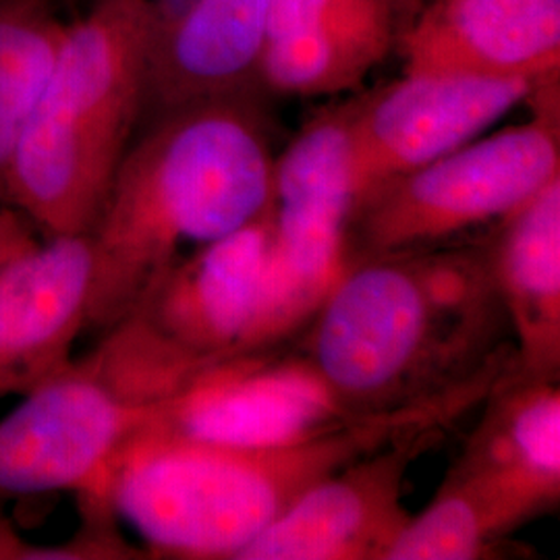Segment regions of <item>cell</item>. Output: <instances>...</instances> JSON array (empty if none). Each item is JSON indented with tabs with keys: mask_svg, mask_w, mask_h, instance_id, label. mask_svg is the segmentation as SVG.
<instances>
[{
	"mask_svg": "<svg viewBox=\"0 0 560 560\" xmlns=\"http://www.w3.org/2000/svg\"><path fill=\"white\" fill-rule=\"evenodd\" d=\"M481 241L347 261L301 330L303 358L353 416L483 399L515 365Z\"/></svg>",
	"mask_w": 560,
	"mask_h": 560,
	"instance_id": "1",
	"label": "cell"
},
{
	"mask_svg": "<svg viewBox=\"0 0 560 560\" xmlns=\"http://www.w3.org/2000/svg\"><path fill=\"white\" fill-rule=\"evenodd\" d=\"M275 159L254 94L185 104L150 120L90 231L85 330L108 332L173 266L258 221Z\"/></svg>",
	"mask_w": 560,
	"mask_h": 560,
	"instance_id": "2",
	"label": "cell"
},
{
	"mask_svg": "<svg viewBox=\"0 0 560 560\" xmlns=\"http://www.w3.org/2000/svg\"><path fill=\"white\" fill-rule=\"evenodd\" d=\"M474 399L365 416L316 439L237 446L141 425L113 460L90 517L127 521L150 552L168 559L237 560L322 478L418 428H444Z\"/></svg>",
	"mask_w": 560,
	"mask_h": 560,
	"instance_id": "3",
	"label": "cell"
},
{
	"mask_svg": "<svg viewBox=\"0 0 560 560\" xmlns=\"http://www.w3.org/2000/svg\"><path fill=\"white\" fill-rule=\"evenodd\" d=\"M148 52L145 0H96L67 21L9 173V203L42 240L92 231L140 125Z\"/></svg>",
	"mask_w": 560,
	"mask_h": 560,
	"instance_id": "4",
	"label": "cell"
},
{
	"mask_svg": "<svg viewBox=\"0 0 560 560\" xmlns=\"http://www.w3.org/2000/svg\"><path fill=\"white\" fill-rule=\"evenodd\" d=\"M270 231L266 217L173 266L90 353L127 397L154 405L201 370L254 351Z\"/></svg>",
	"mask_w": 560,
	"mask_h": 560,
	"instance_id": "5",
	"label": "cell"
},
{
	"mask_svg": "<svg viewBox=\"0 0 560 560\" xmlns=\"http://www.w3.org/2000/svg\"><path fill=\"white\" fill-rule=\"evenodd\" d=\"M532 119L469 141L358 203L347 261L453 243L494 226L560 177L559 73L527 98Z\"/></svg>",
	"mask_w": 560,
	"mask_h": 560,
	"instance_id": "6",
	"label": "cell"
},
{
	"mask_svg": "<svg viewBox=\"0 0 560 560\" xmlns=\"http://www.w3.org/2000/svg\"><path fill=\"white\" fill-rule=\"evenodd\" d=\"M353 113L355 98L324 108L275 159L264 210L270 258L254 351L300 337L347 266L358 208Z\"/></svg>",
	"mask_w": 560,
	"mask_h": 560,
	"instance_id": "7",
	"label": "cell"
},
{
	"mask_svg": "<svg viewBox=\"0 0 560 560\" xmlns=\"http://www.w3.org/2000/svg\"><path fill=\"white\" fill-rule=\"evenodd\" d=\"M152 407L127 397L90 355L69 361L0 420V499L75 492L92 504Z\"/></svg>",
	"mask_w": 560,
	"mask_h": 560,
	"instance_id": "8",
	"label": "cell"
},
{
	"mask_svg": "<svg viewBox=\"0 0 560 560\" xmlns=\"http://www.w3.org/2000/svg\"><path fill=\"white\" fill-rule=\"evenodd\" d=\"M365 418L349 413L300 349L266 347L219 361L154 402L145 428L196 441L275 446Z\"/></svg>",
	"mask_w": 560,
	"mask_h": 560,
	"instance_id": "9",
	"label": "cell"
},
{
	"mask_svg": "<svg viewBox=\"0 0 560 560\" xmlns=\"http://www.w3.org/2000/svg\"><path fill=\"white\" fill-rule=\"evenodd\" d=\"M541 80L405 73L355 98L351 143L358 203L384 183L478 140L527 102Z\"/></svg>",
	"mask_w": 560,
	"mask_h": 560,
	"instance_id": "10",
	"label": "cell"
},
{
	"mask_svg": "<svg viewBox=\"0 0 560 560\" xmlns=\"http://www.w3.org/2000/svg\"><path fill=\"white\" fill-rule=\"evenodd\" d=\"M418 428L305 490L237 560H386L411 520L405 478L441 436Z\"/></svg>",
	"mask_w": 560,
	"mask_h": 560,
	"instance_id": "11",
	"label": "cell"
},
{
	"mask_svg": "<svg viewBox=\"0 0 560 560\" xmlns=\"http://www.w3.org/2000/svg\"><path fill=\"white\" fill-rule=\"evenodd\" d=\"M150 52L141 120L254 94L270 0H145Z\"/></svg>",
	"mask_w": 560,
	"mask_h": 560,
	"instance_id": "12",
	"label": "cell"
},
{
	"mask_svg": "<svg viewBox=\"0 0 560 560\" xmlns=\"http://www.w3.org/2000/svg\"><path fill=\"white\" fill-rule=\"evenodd\" d=\"M92 277L90 233L44 237L0 268V397H23L73 360Z\"/></svg>",
	"mask_w": 560,
	"mask_h": 560,
	"instance_id": "13",
	"label": "cell"
},
{
	"mask_svg": "<svg viewBox=\"0 0 560 560\" xmlns=\"http://www.w3.org/2000/svg\"><path fill=\"white\" fill-rule=\"evenodd\" d=\"M405 73H559L560 0H428L399 34Z\"/></svg>",
	"mask_w": 560,
	"mask_h": 560,
	"instance_id": "14",
	"label": "cell"
},
{
	"mask_svg": "<svg viewBox=\"0 0 560 560\" xmlns=\"http://www.w3.org/2000/svg\"><path fill=\"white\" fill-rule=\"evenodd\" d=\"M481 247L517 340V370L559 381L560 177L497 222Z\"/></svg>",
	"mask_w": 560,
	"mask_h": 560,
	"instance_id": "15",
	"label": "cell"
},
{
	"mask_svg": "<svg viewBox=\"0 0 560 560\" xmlns=\"http://www.w3.org/2000/svg\"><path fill=\"white\" fill-rule=\"evenodd\" d=\"M486 409L455 469L527 502L538 515L560 502L559 381L506 370L483 397Z\"/></svg>",
	"mask_w": 560,
	"mask_h": 560,
	"instance_id": "16",
	"label": "cell"
},
{
	"mask_svg": "<svg viewBox=\"0 0 560 560\" xmlns=\"http://www.w3.org/2000/svg\"><path fill=\"white\" fill-rule=\"evenodd\" d=\"M399 34L390 9L310 21L261 44L258 81L284 96H335L360 88Z\"/></svg>",
	"mask_w": 560,
	"mask_h": 560,
	"instance_id": "17",
	"label": "cell"
},
{
	"mask_svg": "<svg viewBox=\"0 0 560 560\" xmlns=\"http://www.w3.org/2000/svg\"><path fill=\"white\" fill-rule=\"evenodd\" d=\"M538 513L501 488L448 467L434 499L411 515L386 560L501 557L506 540Z\"/></svg>",
	"mask_w": 560,
	"mask_h": 560,
	"instance_id": "18",
	"label": "cell"
},
{
	"mask_svg": "<svg viewBox=\"0 0 560 560\" xmlns=\"http://www.w3.org/2000/svg\"><path fill=\"white\" fill-rule=\"evenodd\" d=\"M65 27L55 0H0V206H11V164Z\"/></svg>",
	"mask_w": 560,
	"mask_h": 560,
	"instance_id": "19",
	"label": "cell"
},
{
	"mask_svg": "<svg viewBox=\"0 0 560 560\" xmlns=\"http://www.w3.org/2000/svg\"><path fill=\"white\" fill-rule=\"evenodd\" d=\"M390 9L388 0H270L266 36L330 15ZM395 13V11H393Z\"/></svg>",
	"mask_w": 560,
	"mask_h": 560,
	"instance_id": "20",
	"label": "cell"
},
{
	"mask_svg": "<svg viewBox=\"0 0 560 560\" xmlns=\"http://www.w3.org/2000/svg\"><path fill=\"white\" fill-rule=\"evenodd\" d=\"M42 241L40 231L20 208L0 206V268Z\"/></svg>",
	"mask_w": 560,
	"mask_h": 560,
	"instance_id": "21",
	"label": "cell"
},
{
	"mask_svg": "<svg viewBox=\"0 0 560 560\" xmlns=\"http://www.w3.org/2000/svg\"><path fill=\"white\" fill-rule=\"evenodd\" d=\"M36 546L23 540L11 521L0 515V560H25L34 557Z\"/></svg>",
	"mask_w": 560,
	"mask_h": 560,
	"instance_id": "22",
	"label": "cell"
},
{
	"mask_svg": "<svg viewBox=\"0 0 560 560\" xmlns=\"http://www.w3.org/2000/svg\"><path fill=\"white\" fill-rule=\"evenodd\" d=\"M393 11H395V18H397V25H399V32L413 20L418 13H420L421 7L428 2V0H388Z\"/></svg>",
	"mask_w": 560,
	"mask_h": 560,
	"instance_id": "23",
	"label": "cell"
}]
</instances>
